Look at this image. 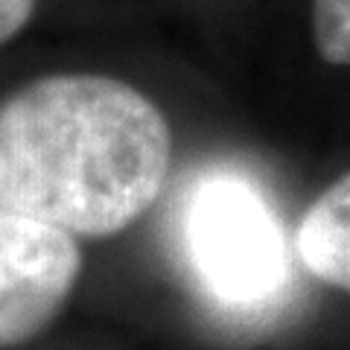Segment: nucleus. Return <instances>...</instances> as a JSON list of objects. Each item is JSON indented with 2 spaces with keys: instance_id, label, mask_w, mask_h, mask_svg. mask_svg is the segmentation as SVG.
Instances as JSON below:
<instances>
[{
  "instance_id": "nucleus-6",
  "label": "nucleus",
  "mask_w": 350,
  "mask_h": 350,
  "mask_svg": "<svg viewBox=\"0 0 350 350\" xmlns=\"http://www.w3.org/2000/svg\"><path fill=\"white\" fill-rule=\"evenodd\" d=\"M32 9H36V0H0V44L27 27Z\"/></svg>"
},
{
  "instance_id": "nucleus-3",
  "label": "nucleus",
  "mask_w": 350,
  "mask_h": 350,
  "mask_svg": "<svg viewBox=\"0 0 350 350\" xmlns=\"http://www.w3.org/2000/svg\"><path fill=\"white\" fill-rule=\"evenodd\" d=\"M79 269L68 231L0 211V347L29 342L56 319Z\"/></svg>"
},
{
  "instance_id": "nucleus-2",
  "label": "nucleus",
  "mask_w": 350,
  "mask_h": 350,
  "mask_svg": "<svg viewBox=\"0 0 350 350\" xmlns=\"http://www.w3.org/2000/svg\"><path fill=\"white\" fill-rule=\"evenodd\" d=\"M178 245L196 286L225 310L269 306L289 280L283 225L243 170L211 167L190 181L178 202Z\"/></svg>"
},
{
  "instance_id": "nucleus-4",
  "label": "nucleus",
  "mask_w": 350,
  "mask_h": 350,
  "mask_svg": "<svg viewBox=\"0 0 350 350\" xmlns=\"http://www.w3.org/2000/svg\"><path fill=\"white\" fill-rule=\"evenodd\" d=\"M295 251L306 271L350 292V172L304 213Z\"/></svg>"
},
{
  "instance_id": "nucleus-1",
  "label": "nucleus",
  "mask_w": 350,
  "mask_h": 350,
  "mask_svg": "<svg viewBox=\"0 0 350 350\" xmlns=\"http://www.w3.org/2000/svg\"><path fill=\"white\" fill-rule=\"evenodd\" d=\"M170 158L163 114L120 79L47 76L0 105V211L70 237H108L144 216Z\"/></svg>"
},
{
  "instance_id": "nucleus-5",
  "label": "nucleus",
  "mask_w": 350,
  "mask_h": 350,
  "mask_svg": "<svg viewBox=\"0 0 350 350\" xmlns=\"http://www.w3.org/2000/svg\"><path fill=\"white\" fill-rule=\"evenodd\" d=\"M312 36L324 62L350 64V0H315Z\"/></svg>"
}]
</instances>
